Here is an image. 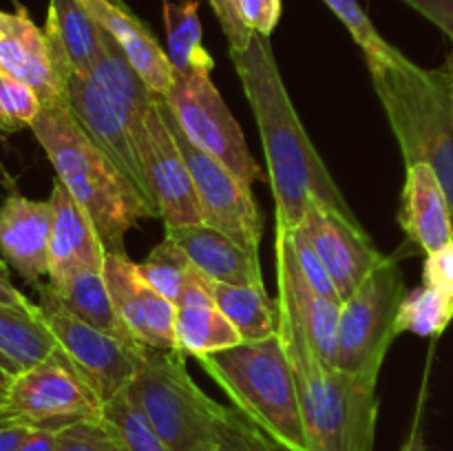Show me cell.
<instances>
[{
    "label": "cell",
    "mask_w": 453,
    "mask_h": 451,
    "mask_svg": "<svg viewBox=\"0 0 453 451\" xmlns=\"http://www.w3.org/2000/svg\"><path fill=\"white\" fill-rule=\"evenodd\" d=\"M137 270L146 279V283L153 286L173 305L180 303L181 292L188 286L193 274L197 272V268L190 264L184 250L166 237L150 250V255L142 264H137Z\"/></svg>",
    "instance_id": "cell-31"
},
{
    "label": "cell",
    "mask_w": 453,
    "mask_h": 451,
    "mask_svg": "<svg viewBox=\"0 0 453 451\" xmlns=\"http://www.w3.org/2000/svg\"><path fill=\"white\" fill-rule=\"evenodd\" d=\"M47 286L69 312L87 321L88 325L128 343H137L115 310L109 286H106L104 265H84V268L73 270L62 281L47 283Z\"/></svg>",
    "instance_id": "cell-26"
},
{
    "label": "cell",
    "mask_w": 453,
    "mask_h": 451,
    "mask_svg": "<svg viewBox=\"0 0 453 451\" xmlns=\"http://www.w3.org/2000/svg\"><path fill=\"white\" fill-rule=\"evenodd\" d=\"M453 321V294L434 286H420L405 294L398 308L396 332L416 336H438Z\"/></svg>",
    "instance_id": "cell-30"
},
{
    "label": "cell",
    "mask_w": 453,
    "mask_h": 451,
    "mask_svg": "<svg viewBox=\"0 0 453 451\" xmlns=\"http://www.w3.org/2000/svg\"><path fill=\"white\" fill-rule=\"evenodd\" d=\"M423 279L427 286L441 287L453 294V241L436 255L427 256L423 270Z\"/></svg>",
    "instance_id": "cell-40"
},
{
    "label": "cell",
    "mask_w": 453,
    "mask_h": 451,
    "mask_svg": "<svg viewBox=\"0 0 453 451\" xmlns=\"http://www.w3.org/2000/svg\"><path fill=\"white\" fill-rule=\"evenodd\" d=\"M31 429L27 427H3L0 429V451H18L22 440Z\"/></svg>",
    "instance_id": "cell-43"
},
{
    "label": "cell",
    "mask_w": 453,
    "mask_h": 451,
    "mask_svg": "<svg viewBox=\"0 0 453 451\" xmlns=\"http://www.w3.org/2000/svg\"><path fill=\"white\" fill-rule=\"evenodd\" d=\"M13 376H16V374H12V371H7L3 365H0V405H3L4 398H7Z\"/></svg>",
    "instance_id": "cell-45"
},
{
    "label": "cell",
    "mask_w": 453,
    "mask_h": 451,
    "mask_svg": "<svg viewBox=\"0 0 453 451\" xmlns=\"http://www.w3.org/2000/svg\"><path fill=\"white\" fill-rule=\"evenodd\" d=\"M82 4L96 18L97 25L109 31L111 38L122 49L128 65L144 80L146 87L155 96H166L173 84V66L166 49L159 47L149 27L137 20L131 9H122L109 0H82Z\"/></svg>",
    "instance_id": "cell-22"
},
{
    "label": "cell",
    "mask_w": 453,
    "mask_h": 451,
    "mask_svg": "<svg viewBox=\"0 0 453 451\" xmlns=\"http://www.w3.org/2000/svg\"><path fill=\"white\" fill-rule=\"evenodd\" d=\"M277 334L296 380L310 451H374L379 398L372 376L327 367L286 299L277 296Z\"/></svg>",
    "instance_id": "cell-2"
},
{
    "label": "cell",
    "mask_w": 453,
    "mask_h": 451,
    "mask_svg": "<svg viewBox=\"0 0 453 451\" xmlns=\"http://www.w3.org/2000/svg\"><path fill=\"white\" fill-rule=\"evenodd\" d=\"M401 451H427V447H425L423 423H420V409H418V414H416L414 424H411L410 436H407V440L403 442Z\"/></svg>",
    "instance_id": "cell-44"
},
{
    "label": "cell",
    "mask_w": 453,
    "mask_h": 451,
    "mask_svg": "<svg viewBox=\"0 0 453 451\" xmlns=\"http://www.w3.org/2000/svg\"><path fill=\"white\" fill-rule=\"evenodd\" d=\"M109 3L118 4V7H122V9H128V7H127V4H124V0H109Z\"/></svg>",
    "instance_id": "cell-47"
},
{
    "label": "cell",
    "mask_w": 453,
    "mask_h": 451,
    "mask_svg": "<svg viewBox=\"0 0 453 451\" xmlns=\"http://www.w3.org/2000/svg\"><path fill=\"white\" fill-rule=\"evenodd\" d=\"M274 256H277V290L281 299L290 303L296 318L303 325L305 336L312 343L317 356L327 367L336 370V354H339V321L341 305L339 301H332L327 296L319 294L317 290L305 283L299 268L292 256L290 243L286 234L277 233L274 243Z\"/></svg>",
    "instance_id": "cell-18"
},
{
    "label": "cell",
    "mask_w": 453,
    "mask_h": 451,
    "mask_svg": "<svg viewBox=\"0 0 453 451\" xmlns=\"http://www.w3.org/2000/svg\"><path fill=\"white\" fill-rule=\"evenodd\" d=\"M53 208L51 202L25 197L12 190L0 203V256L25 281L49 277Z\"/></svg>",
    "instance_id": "cell-16"
},
{
    "label": "cell",
    "mask_w": 453,
    "mask_h": 451,
    "mask_svg": "<svg viewBox=\"0 0 453 451\" xmlns=\"http://www.w3.org/2000/svg\"><path fill=\"white\" fill-rule=\"evenodd\" d=\"M49 202L53 208L49 283L62 281L73 270L84 268V265H104L109 252H106L91 217L71 197L60 180L53 181Z\"/></svg>",
    "instance_id": "cell-21"
},
{
    "label": "cell",
    "mask_w": 453,
    "mask_h": 451,
    "mask_svg": "<svg viewBox=\"0 0 453 451\" xmlns=\"http://www.w3.org/2000/svg\"><path fill=\"white\" fill-rule=\"evenodd\" d=\"M184 358L177 349H150L124 392L168 451H212L233 423L234 407L212 401Z\"/></svg>",
    "instance_id": "cell-6"
},
{
    "label": "cell",
    "mask_w": 453,
    "mask_h": 451,
    "mask_svg": "<svg viewBox=\"0 0 453 451\" xmlns=\"http://www.w3.org/2000/svg\"><path fill=\"white\" fill-rule=\"evenodd\" d=\"M211 73L212 71L190 75L173 73L171 91L164 96V102L175 115L181 133L199 150L219 159L246 184L268 181V172H264L252 157L243 131L217 91Z\"/></svg>",
    "instance_id": "cell-9"
},
{
    "label": "cell",
    "mask_w": 453,
    "mask_h": 451,
    "mask_svg": "<svg viewBox=\"0 0 453 451\" xmlns=\"http://www.w3.org/2000/svg\"><path fill=\"white\" fill-rule=\"evenodd\" d=\"M0 352L12 358L20 371L60 352L56 336L44 323L40 305L20 310L0 303Z\"/></svg>",
    "instance_id": "cell-27"
},
{
    "label": "cell",
    "mask_w": 453,
    "mask_h": 451,
    "mask_svg": "<svg viewBox=\"0 0 453 451\" xmlns=\"http://www.w3.org/2000/svg\"><path fill=\"white\" fill-rule=\"evenodd\" d=\"M42 111L38 93L20 80L0 71V131H20L35 122Z\"/></svg>",
    "instance_id": "cell-34"
},
{
    "label": "cell",
    "mask_w": 453,
    "mask_h": 451,
    "mask_svg": "<svg viewBox=\"0 0 453 451\" xmlns=\"http://www.w3.org/2000/svg\"><path fill=\"white\" fill-rule=\"evenodd\" d=\"M135 150L164 226L203 224L193 177L155 102L146 118L144 135L135 141Z\"/></svg>",
    "instance_id": "cell-12"
},
{
    "label": "cell",
    "mask_w": 453,
    "mask_h": 451,
    "mask_svg": "<svg viewBox=\"0 0 453 451\" xmlns=\"http://www.w3.org/2000/svg\"><path fill=\"white\" fill-rule=\"evenodd\" d=\"M159 113L166 119L177 146L186 159L190 177H193L195 190H197L199 203H202L203 224L212 226L219 233L228 234L230 239L259 255V243L264 237V219H261L259 206L255 202L250 184L239 180L233 171L224 166L219 159L211 157L199 150L188 137L181 133L175 115L168 109L164 97L155 96Z\"/></svg>",
    "instance_id": "cell-11"
},
{
    "label": "cell",
    "mask_w": 453,
    "mask_h": 451,
    "mask_svg": "<svg viewBox=\"0 0 453 451\" xmlns=\"http://www.w3.org/2000/svg\"><path fill=\"white\" fill-rule=\"evenodd\" d=\"M405 281L392 256H383L349 299L341 305L336 370L379 378L389 348L398 336V308Z\"/></svg>",
    "instance_id": "cell-7"
},
{
    "label": "cell",
    "mask_w": 453,
    "mask_h": 451,
    "mask_svg": "<svg viewBox=\"0 0 453 451\" xmlns=\"http://www.w3.org/2000/svg\"><path fill=\"white\" fill-rule=\"evenodd\" d=\"M208 292L243 340H264L277 334V303H273L265 286H230L208 279Z\"/></svg>",
    "instance_id": "cell-28"
},
{
    "label": "cell",
    "mask_w": 453,
    "mask_h": 451,
    "mask_svg": "<svg viewBox=\"0 0 453 451\" xmlns=\"http://www.w3.org/2000/svg\"><path fill=\"white\" fill-rule=\"evenodd\" d=\"M234 4H237V3H234Z\"/></svg>",
    "instance_id": "cell-48"
},
{
    "label": "cell",
    "mask_w": 453,
    "mask_h": 451,
    "mask_svg": "<svg viewBox=\"0 0 453 451\" xmlns=\"http://www.w3.org/2000/svg\"><path fill=\"white\" fill-rule=\"evenodd\" d=\"M100 418L113 433L122 451H168L144 414L128 401L127 392L104 402Z\"/></svg>",
    "instance_id": "cell-32"
},
{
    "label": "cell",
    "mask_w": 453,
    "mask_h": 451,
    "mask_svg": "<svg viewBox=\"0 0 453 451\" xmlns=\"http://www.w3.org/2000/svg\"><path fill=\"white\" fill-rule=\"evenodd\" d=\"M162 13L166 29V56L171 60L173 73L190 75L212 71L215 62L202 42L197 0H164Z\"/></svg>",
    "instance_id": "cell-29"
},
{
    "label": "cell",
    "mask_w": 453,
    "mask_h": 451,
    "mask_svg": "<svg viewBox=\"0 0 453 451\" xmlns=\"http://www.w3.org/2000/svg\"><path fill=\"white\" fill-rule=\"evenodd\" d=\"M296 228L303 230L317 248L341 301L349 299L385 256L376 250L358 221H349L319 202L308 203L303 221Z\"/></svg>",
    "instance_id": "cell-13"
},
{
    "label": "cell",
    "mask_w": 453,
    "mask_h": 451,
    "mask_svg": "<svg viewBox=\"0 0 453 451\" xmlns=\"http://www.w3.org/2000/svg\"><path fill=\"white\" fill-rule=\"evenodd\" d=\"M58 451H122L102 418L80 420L58 432Z\"/></svg>",
    "instance_id": "cell-36"
},
{
    "label": "cell",
    "mask_w": 453,
    "mask_h": 451,
    "mask_svg": "<svg viewBox=\"0 0 453 451\" xmlns=\"http://www.w3.org/2000/svg\"><path fill=\"white\" fill-rule=\"evenodd\" d=\"M18 451H58V432H53V429H31Z\"/></svg>",
    "instance_id": "cell-42"
},
{
    "label": "cell",
    "mask_w": 453,
    "mask_h": 451,
    "mask_svg": "<svg viewBox=\"0 0 453 451\" xmlns=\"http://www.w3.org/2000/svg\"><path fill=\"white\" fill-rule=\"evenodd\" d=\"M0 71L34 88L42 106L65 102V87L47 34L27 16L25 9H0Z\"/></svg>",
    "instance_id": "cell-17"
},
{
    "label": "cell",
    "mask_w": 453,
    "mask_h": 451,
    "mask_svg": "<svg viewBox=\"0 0 453 451\" xmlns=\"http://www.w3.org/2000/svg\"><path fill=\"white\" fill-rule=\"evenodd\" d=\"M367 69L405 166L425 162L436 171L453 215V62L425 69L401 56Z\"/></svg>",
    "instance_id": "cell-4"
},
{
    "label": "cell",
    "mask_w": 453,
    "mask_h": 451,
    "mask_svg": "<svg viewBox=\"0 0 453 451\" xmlns=\"http://www.w3.org/2000/svg\"><path fill=\"white\" fill-rule=\"evenodd\" d=\"M277 233L286 234L288 243H290L292 256H295V264H296V268H299L301 277L305 279V283H308L312 290H317L319 294L343 303L339 296V292H336L334 283H332L330 274H327L326 265H323L321 256H319L317 248H314L312 241L305 237L303 230L295 228V230H290V233H281V230H277Z\"/></svg>",
    "instance_id": "cell-35"
},
{
    "label": "cell",
    "mask_w": 453,
    "mask_h": 451,
    "mask_svg": "<svg viewBox=\"0 0 453 451\" xmlns=\"http://www.w3.org/2000/svg\"><path fill=\"white\" fill-rule=\"evenodd\" d=\"M323 3H326L327 7H330V11L343 22L345 29H348L349 35L354 38V42H357L358 47H361V51L365 53L367 65H370V62H389L403 56L396 47H392V44L376 31L374 22L370 20L365 9L358 4V0H323Z\"/></svg>",
    "instance_id": "cell-33"
},
{
    "label": "cell",
    "mask_w": 453,
    "mask_h": 451,
    "mask_svg": "<svg viewBox=\"0 0 453 451\" xmlns=\"http://www.w3.org/2000/svg\"><path fill=\"white\" fill-rule=\"evenodd\" d=\"M234 409L259 427L279 449L310 451L301 420L295 371L281 336L243 340L234 348L197 358Z\"/></svg>",
    "instance_id": "cell-5"
},
{
    "label": "cell",
    "mask_w": 453,
    "mask_h": 451,
    "mask_svg": "<svg viewBox=\"0 0 453 451\" xmlns=\"http://www.w3.org/2000/svg\"><path fill=\"white\" fill-rule=\"evenodd\" d=\"M0 365H3L7 371H12V374H18V371H20V370H18V367H16V363H13L12 358L4 356L3 352H0Z\"/></svg>",
    "instance_id": "cell-46"
},
{
    "label": "cell",
    "mask_w": 453,
    "mask_h": 451,
    "mask_svg": "<svg viewBox=\"0 0 453 451\" xmlns=\"http://www.w3.org/2000/svg\"><path fill=\"white\" fill-rule=\"evenodd\" d=\"M234 3H237V11L239 16H242L243 25H246L252 34L270 38L274 27L281 20V0H234Z\"/></svg>",
    "instance_id": "cell-38"
},
{
    "label": "cell",
    "mask_w": 453,
    "mask_h": 451,
    "mask_svg": "<svg viewBox=\"0 0 453 451\" xmlns=\"http://www.w3.org/2000/svg\"><path fill=\"white\" fill-rule=\"evenodd\" d=\"M212 451H279V447L246 416L234 409L233 423Z\"/></svg>",
    "instance_id": "cell-37"
},
{
    "label": "cell",
    "mask_w": 453,
    "mask_h": 451,
    "mask_svg": "<svg viewBox=\"0 0 453 451\" xmlns=\"http://www.w3.org/2000/svg\"><path fill=\"white\" fill-rule=\"evenodd\" d=\"M0 303H7L13 305V308H20V310H34L35 303H31L16 286H13L12 277H9V270L4 259L0 256Z\"/></svg>",
    "instance_id": "cell-41"
},
{
    "label": "cell",
    "mask_w": 453,
    "mask_h": 451,
    "mask_svg": "<svg viewBox=\"0 0 453 451\" xmlns=\"http://www.w3.org/2000/svg\"><path fill=\"white\" fill-rule=\"evenodd\" d=\"M106 286L119 318L133 339L149 349H177L175 305L146 283L127 252H109Z\"/></svg>",
    "instance_id": "cell-15"
},
{
    "label": "cell",
    "mask_w": 453,
    "mask_h": 451,
    "mask_svg": "<svg viewBox=\"0 0 453 451\" xmlns=\"http://www.w3.org/2000/svg\"><path fill=\"white\" fill-rule=\"evenodd\" d=\"M215 11L217 20H219L221 29H224L226 38H228L230 53H239L250 44L252 31L243 25L242 16L237 11V4L234 0H208Z\"/></svg>",
    "instance_id": "cell-39"
},
{
    "label": "cell",
    "mask_w": 453,
    "mask_h": 451,
    "mask_svg": "<svg viewBox=\"0 0 453 451\" xmlns=\"http://www.w3.org/2000/svg\"><path fill=\"white\" fill-rule=\"evenodd\" d=\"M31 131L47 153L56 180L91 217L106 252H127L128 230L140 219L159 217L133 181L84 133L66 102L42 106Z\"/></svg>",
    "instance_id": "cell-3"
},
{
    "label": "cell",
    "mask_w": 453,
    "mask_h": 451,
    "mask_svg": "<svg viewBox=\"0 0 453 451\" xmlns=\"http://www.w3.org/2000/svg\"><path fill=\"white\" fill-rule=\"evenodd\" d=\"M175 343L184 356H206L243 343L233 323L219 312L208 292V279L195 272L175 305Z\"/></svg>",
    "instance_id": "cell-23"
},
{
    "label": "cell",
    "mask_w": 453,
    "mask_h": 451,
    "mask_svg": "<svg viewBox=\"0 0 453 451\" xmlns=\"http://www.w3.org/2000/svg\"><path fill=\"white\" fill-rule=\"evenodd\" d=\"M102 405L60 354L18 371L0 405V429H60L80 420L100 418Z\"/></svg>",
    "instance_id": "cell-10"
},
{
    "label": "cell",
    "mask_w": 453,
    "mask_h": 451,
    "mask_svg": "<svg viewBox=\"0 0 453 451\" xmlns=\"http://www.w3.org/2000/svg\"><path fill=\"white\" fill-rule=\"evenodd\" d=\"M230 60L242 80L264 144L277 230H295L303 221L310 202L330 206L349 221H357L292 106L270 40L252 34L250 44L243 51L230 53Z\"/></svg>",
    "instance_id": "cell-1"
},
{
    "label": "cell",
    "mask_w": 453,
    "mask_h": 451,
    "mask_svg": "<svg viewBox=\"0 0 453 451\" xmlns=\"http://www.w3.org/2000/svg\"><path fill=\"white\" fill-rule=\"evenodd\" d=\"M164 237L184 250L206 279L230 286H264L259 255L206 224L164 226Z\"/></svg>",
    "instance_id": "cell-19"
},
{
    "label": "cell",
    "mask_w": 453,
    "mask_h": 451,
    "mask_svg": "<svg viewBox=\"0 0 453 451\" xmlns=\"http://www.w3.org/2000/svg\"><path fill=\"white\" fill-rule=\"evenodd\" d=\"M91 78L106 93L113 109L118 111L119 119L127 126L133 144H135L146 131V118L153 109L155 93L146 87L144 80L128 65L122 49L111 38L109 31H104V51H102L96 69L91 71Z\"/></svg>",
    "instance_id": "cell-25"
},
{
    "label": "cell",
    "mask_w": 453,
    "mask_h": 451,
    "mask_svg": "<svg viewBox=\"0 0 453 451\" xmlns=\"http://www.w3.org/2000/svg\"><path fill=\"white\" fill-rule=\"evenodd\" d=\"M398 224L420 250L427 252V256L436 255L453 241L449 199L429 164L418 162L407 166Z\"/></svg>",
    "instance_id": "cell-20"
},
{
    "label": "cell",
    "mask_w": 453,
    "mask_h": 451,
    "mask_svg": "<svg viewBox=\"0 0 453 451\" xmlns=\"http://www.w3.org/2000/svg\"><path fill=\"white\" fill-rule=\"evenodd\" d=\"M40 312L56 336L60 358L100 401L109 402L122 394L144 365L150 349L140 343L111 336L75 317L56 299L49 286H40Z\"/></svg>",
    "instance_id": "cell-8"
},
{
    "label": "cell",
    "mask_w": 453,
    "mask_h": 451,
    "mask_svg": "<svg viewBox=\"0 0 453 451\" xmlns=\"http://www.w3.org/2000/svg\"><path fill=\"white\" fill-rule=\"evenodd\" d=\"M62 87H65V102L80 126L88 137L104 150L106 157L133 181L137 190L144 195L146 202L157 210L153 195H150L149 181H146L144 168L137 157L135 144L128 135L127 126L119 119L118 111L109 102L106 93L91 75H82L73 69L60 71ZM159 212V210H157Z\"/></svg>",
    "instance_id": "cell-14"
},
{
    "label": "cell",
    "mask_w": 453,
    "mask_h": 451,
    "mask_svg": "<svg viewBox=\"0 0 453 451\" xmlns=\"http://www.w3.org/2000/svg\"><path fill=\"white\" fill-rule=\"evenodd\" d=\"M44 34L58 73L62 69H73L91 75L104 51V29L88 13L82 0H49Z\"/></svg>",
    "instance_id": "cell-24"
}]
</instances>
